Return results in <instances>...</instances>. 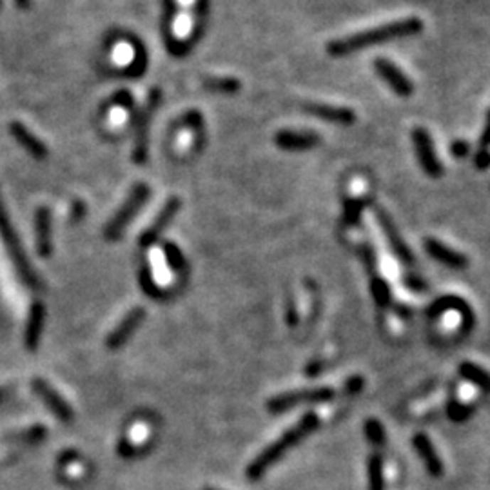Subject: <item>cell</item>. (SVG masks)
Segmentation results:
<instances>
[{
	"instance_id": "12",
	"label": "cell",
	"mask_w": 490,
	"mask_h": 490,
	"mask_svg": "<svg viewBox=\"0 0 490 490\" xmlns=\"http://www.w3.org/2000/svg\"><path fill=\"white\" fill-rule=\"evenodd\" d=\"M144 318H146V309L144 307H133L126 316L118 321L117 327L107 334L106 345L110 348H120L122 345H126L129 338L133 336L140 325H142Z\"/></svg>"
},
{
	"instance_id": "35",
	"label": "cell",
	"mask_w": 490,
	"mask_h": 490,
	"mask_svg": "<svg viewBox=\"0 0 490 490\" xmlns=\"http://www.w3.org/2000/svg\"><path fill=\"white\" fill-rule=\"evenodd\" d=\"M0 4H2V0H0Z\"/></svg>"
},
{
	"instance_id": "17",
	"label": "cell",
	"mask_w": 490,
	"mask_h": 490,
	"mask_svg": "<svg viewBox=\"0 0 490 490\" xmlns=\"http://www.w3.org/2000/svg\"><path fill=\"white\" fill-rule=\"evenodd\" d=\"M9 133L13 134V138H15L16 142L21 144V146L24 147L29 154H31V156H35V159H38V160L48 159L49 151H48V147H46V144L42 142L37 134H33L31 131L22 124V122L13 120L11 124H9Z\"/></svg>"
},
{
	"instance_id": "16",
	"label": "cell",
	"mask_w": 490,
	"mask_h": 490,
	"mask_svg": "<svg viewBox=\"0 0 490 490\" xmlns=\"http://www.w3.org/2000/svg\"><path fill=\"white\" fill-rule=\"evenodd\" d=\"M423 245H425V251H427V255L430 256V258H434L436 262H440V264L447 265V267L465 269L467 265H469V260H467V256H463L462 252L450 249L449 245L442 243L440 240L429 238V240H425V243H423Z\"/></svg>"
},
{
	"instance_id": "20",
	"label": "cell",
	"mask_w": 490,
	"mask_h": 490,
	"mask_svg": "<svg viewBox=\"0 0 490 490\" xmlns=\"http://www.w3.org/2000/svg\"><path fill=\"white\" fill-rule=\"evenodd\" d=\"M443 311H459L463 316V325H465V331H469L472 325H474V314L469 309V305L458 298V296H443L440 300L434 302L429 309V316L434 318L437 314H442Z\"/></svg>"
},
{
	"instance_id": "5",
	"label": "cell",
	"mask_w": 490,
	"mask_h": 490,
	"mask_svg": "<svg viewBox=\"0 0 490 490\" xmlns=\"http://www.w3.org/2000/svg\"><path fill=\"white\" fill-rule=\"evenodd\" d=\"M160 102H162V91L159 87H153L147 95V100L137 117V129H134V147H133V160L134 164L142 166L147 160V153H149V133L151 124H153V117L159 110Z\"/></svg>"
},
{
	"instance_id": "3",
	"label": "cell",
	"mask_w": 490,
	"mask_h": 490,
	"mask_svg": "<svg viewBox=\"0 0 490 490\" xmlns=\"http://www.w3.org/2000/svg\"><path fill=\"white\" fill-rule=\"evenodd\" d=\"M0 240L4 243L6 251H8L9 258H11L13 265H15L16 272H18V276L22 278V282L31 289L44 287L41 276L33 271L31 264H29V258L24 252V245H22L21 240H18V235H16L11 220H9V215L8 211H6L2 198H0Z\"/></svg>"
},
{
	"instance_id": "23",
	"label": "cell",
	"mask_w": 490,
	"mask_h": 490,
	"mask_svg": "<svg viewBox=\"0 0 490 490\" xmlns=\"http://www.w3.org/2000/svg\"><path fill=\"white\" fill-rule=\"evenodd\" d=\"M367 479H369V490H385L383 459L380 454H373L367 459Z\"/></svg>"
},
{
	"instance_id": "29",
	"label": "cell",
	"mask_w": 490,
	"mask_h": 490,
	"mask_svg": "<svg viewBox=\"0 0 490 490\" xmlns=\"http://www.w3.org/2000/svg\"><path fill=\"white\" fill-rule=\"evenodd\" d=\"M478 151H483V153H490V110L486 111L485 127H483V133H481V137H479Z\"/></svg>"
},
{
	"instance_id": "31",
	"label": "cell",
	"mask_w": 490,
	"mask_h": 490,
	"mask_svg": "<svg viewBox=\"0 0 490 490\" xmlns=\"http://www.w3.org/2000/svg\"><path fill=\"white\" fill-rule=\"evenodd\" d=\"M474 164L479 171H485L490 167V153H483V151H476Z\"/></svg>"
},
{
	"instance_id": "22",
	"label": "cell",
	"mask_w": 490,
	"mask_h": 490,
	"mask_svg": "<svg viewBox=\"0 0 490 490\" xmlns=\"http://www.w3.org/2000/svg\"><path fill=\"white\" fill-rule=\"evenodd\" d=\"M203 87L211 93L235 95L240 91L242 84L233 77H206L203 78Z\"/></svg>"
},
{
	"instance_id": "15",
	"label": "cell",
	"mask_w": 490,
	"mask_h": 490,
	"mask_svg": "<svg viewBox=\"0 0 490 490\" xmlns=\"http://www.w3.org/2000/svg\"><path fill=\"white\" fill-rule=\"evenodd\" d=\"M302 110L311 117H316L329 124H336V126H353L356 122V114L348 107H338L331 104H304Z\"/></svg>"
},
{
	"instance_id": "19",
	"label": "cell",
	"mask_w": 490,
	"mask_h": 490,
	"mask_svg": "<svg viewBox=\"0 0 490 490\" xmlns=\"http://www.w3.org/2000/svg\"><path fill=\"white\" fill-rule=\"evenodd\" d=\"M44 318H46V309L41 302H35L29 309L28 316V325H26L24 332V345L28 351H37L38 343H41L42 329H44Z\"/></svg>"
},
{
	"instance_id": "25",
	"label": "cell",
	"mask_w": 490,
	"mask_h": 490,
	"mask_svg": "<svg viewBox=\"0 0 490 490\" xmlns=\"http://www.w3.org/2000/svg\"><path fill=\"white\" fill-rule=\"evenodd\" d=\"M365 436H367L369 443H373V445L376 447L385 443V430L383 427L380 425V422H376V420H367V422H365Z\"/></svg>"
},
{
	"instance_id": "10",
	"label": "cell",
	"mask_w": 490,
	"mask_h": 490,
	"mask_svg": "<svg viewBox=\"0 0 490 490\" xmlns=\"http://www.w3.org/2000/svg\"><path fill=\"white\" fill-rule=\"evenodd\" d=\"M374 71L398 97L409 98L414 93V84L410 82V78L389 58H376L374 60Z\"/></svg>"
},
{
	"instance_id": "1",
	"label": "cell",
	"mask_w": 490,
	"mask_h": 490,
	"mask_svg": "<svg viewBox=\"0 0 490 490\" xmlns=\"http://www.w3.org/2000/svg\"><path fill=\"white\" fill-rule=\"evenodd\" d=\"M423 22L417 16L403 18V21H394L389 24L376 26L373 29H365V31L351 35V37L338 38V41L329 42L327 53L332 57H347V55L358 53L371 46L383 44V42L400 41V38H409L422 33Z\"/></svg>"
},
{
	"instance_id": "34",
	"label": "cell",
	"mask_w": 490,
	"mask_h": 490,
	"mask_svg": "<svg viewBox=\"0 0 490 490\" xmlns=\"http://www.w3.org/2000/svg\"><path fill=\"white\" fill-rule=\"evenodd\" d=\"M203 490H220V489H215V486H207V489H203Z\"/></svg>"
},
{
	"instance_id": "2",
	"label": "cell",
	"mask_w": 490,
	"mask_h": 490,
	"mask_svg": "<svg viewBox=\"0 0 490 490\" xmlns=\"http://www.w3.org/2000/svg\"><path fill=\"white\" fill-rule=\"evenodd\" d=\"M318 425H320V417H318L316 412L304 414V417H302L300 422L294 423V425H292L287 432L282 434L275 443L265 447V449L249 463L247 478L252 479V481L262 478L275 463H278L279 459L284 458L292 447L302 443L309 434L314 432V430L318 429Z\"/></svg>"
},
{
	"instance_id": "8",
	"label": "cell",
	"mask_w": 490,
	"mask_h": 490,
	"mask_svg": "<svg viewBox=\"0 0 490 490\" xmlns=\"http://www.w3.org/2000/svg\"><path fill=\"white\" fill-rule=\"evenodd\" d=\"M31 389L35 390V394L41 398L42 403H44L60 422H71V420H73V407L69 405L68 401L62 398V394L55 389L53 385H49L44 378H33Z\"/></svg>"
},
{
	"instance_id": "9",
	"label": "cell",
	"mask_w": 490,
	"mask_h": 490,
	"mask_svg": "<svg viewBox=\"0 0 490 490\" xmlns=\"http://www.w3.org/2000/svg\"><path fill=\"white\" fill-rule=\"evenodd\" d=\"M180 207H182V200H180L179 196H171V198H167V202L164 203L162 209H160V211L156 213V216L153 218L151 225L140 235V240H138L140 247H151L153 243L159 242L160 236H162L164 231L169 227L171 220H173L174 216H176V213L180 211Z\"/></svg>"
},
{
	"instance_id": "7",
	"label": "cell",
	"mask_w": 490,
	"mask_h": 490,
	"mask_svg": "<svg viewBox=\"0 0 490 490\" xmlns=\"http://www.w3.org/2000/svg\"><path fill=\"white\" fill-rule=\"evenodd\" d=\"M412 144L416 149L417 162L422 166V169L429 174L430 179H440L443 174V166L437 159L436 149H434L432 137L423 127H416L412 129Z\"/></svg>"
},
{
	"instance_id": "26",
	"label": "cell",
	"mask_w": 490,
	"mask_h": 490,
	"mask_svg": "<svg viewBox=\"0 0 490 490\" xmlns=\"http://www.w3.org/2000/svg\"><path fill=\"white\" fill-rule=\"evenodd\" d=\"M361 211H363V202L361 200H345V211H343V220L348 225H354V223L360 222Z\"/></svg>"
},
{
	"instance_id": "24",
	"label": "cell",
	"mask_w": 490,
	"mask_h": 490,
	"mask_svg": "<svg viewBox=\"0 0 490 490\" xmlns=\"http://www.w3.org/2000/svg\"><path fill=\"white\" fill-rule=\"evenodd\" d=\"M371 291L378 307H387L390 304V287L383 278L374 275L371 279Z\"/></svg>"
},
{
	"instance_id": "33",
	"label": "cell",
	"mask_w": 490,
	"mask_h": 490,
	"mask_svg": "<svg viewBox=\"0 0 490 490\" xmlns=\"http://www.w3.org/2000/svg\"><path fill=\"white\" fill-rule=\"evenodd\" d=\"M16 2V6L21 9H28L29 8V4H31V0H15Z\"/></svg>"
},
{
	"instance_id": "13",
	"label": "cell",
	"mask_w": 490,
	"mask_h": 490,
	"mask_svg": "<svg viewBox=\"0 0 490 490\" xmlns=\"http://www.w3.org/2000/svg\"><path fill=\"white\" fill-rule=\"evenodd\" d=\"M53 216L49 207L41 206L35 213V247L41 258L53 255Z\"/></svg>"
},
{
	"instance_id": "28",
	"label": "cell",
	"mask_w": 490,
	"mask_h": 490,
	"mask_svg": "<svg viewBox=\"0 0 490 490\" xmlns=\"http://www.w3.org/2000/svg\"><path fill=\"white\" fill-rule=\"evenodd\" d=\"M166 258L167 262H169L171 267L176 269V271H182V269L186 267V260H183L182 252L174 247L173 243H167L166 245Z\"/></svg>"
},
{
	"instance_id": "18",
	"label": "cell",
	"mask_w": 490,
	"mask_h": 490,
	"mask_svg": "<svg viewBox=\"0 0 490 490\" xmlns=\"http://www.w3.org/2000/svg\"><path fill=\"white\" fill-rule=\"evenodd\" d=\"M412 445L414 449H416V452L420 454L422 462L425 463L429 474L432 476V478H442L443 472H445V467H443V462L440 459V456H437L436 449H434L432 442H430L429 437H427L425 434H416V436L412 437Z\"/></svg>"
},
{
	"instance_id": "14",
	"label": "cell",
	"mask_w": 490,
	"mask_h": 490,
	"mask_svg": "<svg viewBox=\"0 0 490 490\" xmlns=\"http://www.w3.org/2000/svg\"><path fill=\"white\" fill-rule=\"evenodd\" d=\"M320 142V134L309 129H282L275 137V144L284 151H307L316 147Z\"/></svg>"
},
{
	"instance_id": "30",
	"label": "cell",
	"mask_w": 490,
	"mask_h": 490,
	"mask_svg": "<svg viewBox=\"0 0 490 490\" xmlns=\"http://www.w3.org/2000/svg\"><path fill=\"white\" fill-rule=\"evenodd\" d=\"M450 154H452L454 159H465V156H469V142H465V140H454V142L450 144Z\"/></svg>"
},
{
	"instance_id": "6",
	"label": "cell",
	"mask_w": 490,
	"mask_h": 490,
	"mask_svg": "<svg viewBox=\"0 0 490 490\" xmlns=\"http://www.w3.org/2000/svg\"><path fill=\"white\" fill-rule=\"evenodd\" d=\"M334 400V390L331 387H316V389H300L291 390V393L278 394L267 401V409L271 412L279 414L284 410L292 409L296 405L304 403H325V401Z\"/></svg>"
},
{
	"instance_id": "11",
	"label": "cell",
	"mask_w": 490,
	"mask_h": 490,
	"mask_svg": "<svg viewBox=\"0 0 490 490\" xmlns=\"http://www.w3.org/2000/svg\"><path fill=\"white\" fill-rule=\"evenodd\" d=\"M374 216H376L378 225H380V229L383 231L385 238H387V242H389V245H390V249H393L394 255H396L398 258L401 260V262H405V264H412L414 262L412 252H410L409 245H407V243L403 242V238H401L396 223L393 222V218L389 216V213L385 211L383 207L374 206Z\"/></svg>"
},
{
	"instance_id": "27",
	"label": "cell",
	"mask_w": 490,
	"mask_h": 490,
	"mask_svg": "<svg viewBox=\"0 0 490 490\" xmlns=\"http://www.w3.org/2000/svg\"><path fill=\"white\" fill-rule=\"evenodd\" d=\"M447 412H449V417L452 422H465L467 417L472 414V407L462 405L458 401H452V403H449V410Z\"/></svg>"
},
{
	"instance_id": "21",
	"label": "cell",
	"mask_w": 490,
	"mask_h": 490,
	"mask_svg": "<svg viewBox=\"0 0 490 490\" xmlns=\"http://www.w3.org/2000/svg\"><path fill=\"white\" fill-rule=\"evenodd\" d=\"M459 374L472 385L490 393V374L486 373V371H483L479 365L470 363V361H463V363L459 365Z\"/></svg>"
},
{
	"instance_id": "4",
	"label": "cell",
	"mask_w": 490,
	"mask_h": 490,
	"mask_svg": "<svg viewBox=\"0 0 490 490\" xmlns=\"http://www.w3.org/2000/svg\"><path fill=\"white\" fill-rule=\"evenodd\" d=\"M149 186L147 183H137V186L131 189L129 196L126 198V202L122 203L120 209H118L117 213L113 215V218L107 222L106 229H104V238L107 240V242H114V240L120 238L122 235H124V231L127 229V225H129L131 222H133V218L137 216V213L140 211L144 207V203L147 202V198H149Z\"/></svg>"
},
{
	"instance_id": "32",
	"label": "cell",
	"mask_w": 490,
	"mask_h": 490,
	"mask_svg": "<svg viewBox=\"0 0 490 490\" xmlns=\"http://www.w3.org/2000/svg\"><path fill=\"white\" fill-rule=\"evenodd\" d=\"M363 387V380H361L360 376H356V378H351V380L347 381V390L348 393H358V390Z\"/></svg>"
}]
</instances>
